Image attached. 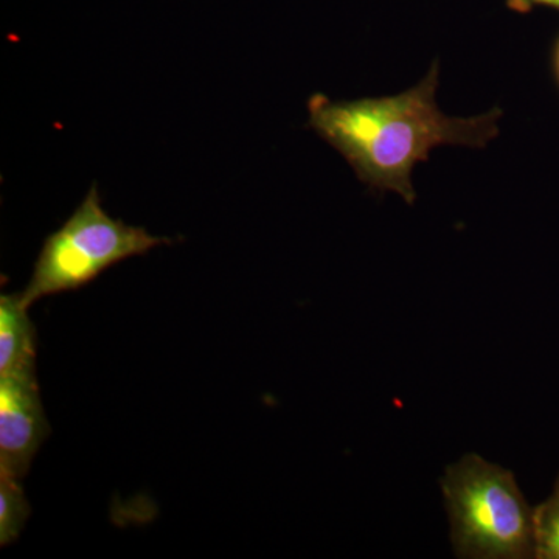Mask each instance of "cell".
<instances>
[{"label":"cell","mask_w":559,"mask_h":559,"mask_svg":"<svg viewBox=\"0 0 559 559\" xmlns=\"http://www.w3.org/2000/svg\"><path fill=\"white\" fill-rule=\"evenodd\" d=\"M21 293L0 296V377L36 371V329Z\"/></svg>","instance_id":"5b68a950"},{"label":"cell","mask_w":559,"mask_h":559,"mask_svg":"<svg viewBox=\"0 0 559 559\" xmlns=\"http://www.w3.org/2000/svg\"><path fill=\"white\" fill-rule=\"evenodd\" d=\"M441 492L457 558H535L533 509L510 469L477 454L448 466Z\"/></svg>","instance_id":"7a4b0ae2"},{"label":"cell","mask_w":559,"mask_h":559,"mask_svg":"<svg viewBox=\"0 0 559 559\" xmlns=\"http://www.w3.org/2000/svg\"><path fill=\"white\" fill-rule=\"evenodd\" d=\"M22 480L0 473V546H10L20 538L32 514Z\"/></svg>","instance_id":"8992f818"},{"label":"cell","mask_w":559,"mask_h":559,"mask_svg":"<svg viewBox=\"0 0 559 559\" xmlns=\"http://www.w3.org/2000/svg\"><path fill=\"white\" fill-rule=\"evenodd\" d=\"M439 60L417 86L399 95L333 102L314 94L308 124L348 162L370 190L395 191L407 204L417 201L412 170L428 162L437 146L485 148L499 135L503 110L476 117H448L437 105Z\"/></svg>","instance_id":"6da1fadb"},{"label":"cell","mask_w":559,"mask_h":559,"mask_svg":"<svg viewBox=\"0 0 559 559\" xmlns=\"http://www.w3.org/2000/svg\"><path fill=\"white\" fill-rule=\"evenodd\" d=\"M49 433L36 371L0 377V473L24 480Z\"/></svg>","instance_id":"277c9868"},{"label":"cell","mask_w":559,"mask_h":559,"mask_svg":"<svg viewBox=\"0 0 559 559\" xmlns=\"http://www.w3.org/2000/svg\"><path fill=\"white\" fill-rule=\"evenodd\" d=\"M535 558L559 559V474L549 498L533 509Z\"/></svg>","instance_id":"52a82bcc"},{"label":"cell","mask_w":559,"mask_h":559,"mask_svg":"<svg viewBox=\"0 0 559 559\" xmlns=\"http://www.w3.org/2000/svg\"><path fill=\"white\" fill-rule=\"evenodd\" d=\"M170 242L109 216L94 183L61 229L44 241L22 301L31 308L43 297L83 288L114 264Z\"/></svg>","instance_id":"3957f363"},{"label":"cell","mask_w":559,"mask_h":559,"mask_svg":"<svg viewBox=\"0 0 559 559\" xmlns=\"http://www.w3.org/2000/svg\"><path fill=\"white\" fill-rule=\"evenodd\" d=\"M550 68L554 73L555 83H557L559 90V35L555 39L554 46L550 51Z\"/></svg>","instance_id":"9c48e42d"},{"label":"cell","mask_w":559,"mask_h":559,"mask_svg":"<svg viewBox=\"0 0 559 559\" xmlns=\"http://www.w3.org/2000/svg\"><path fill=\"white\" fill-rule=\"evenodd\" d=\"M507 7L521 14H527L530 11L538 9V7L559 11V0H507Z\"/></svg>","instance_id":"ba28073f"}]
</instances>
